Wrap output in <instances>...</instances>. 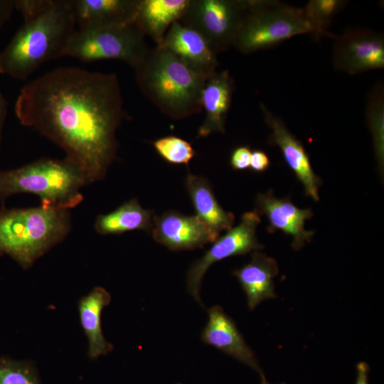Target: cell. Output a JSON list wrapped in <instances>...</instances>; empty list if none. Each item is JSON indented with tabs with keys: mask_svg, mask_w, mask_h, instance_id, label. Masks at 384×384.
<instances>
[{
	"mask_svg": "<svg viewBox=\"0 0 384 384\" xmlns=\"http://www.w3.org/2000/svg\"><path fill=\"white\" fill-rule=\"evenodd\" d=\"M270 165L267 154L262 150L255 149L252 151L250 169L257 173L265 171Z\"/></svg>",
	"mask_w": 384,
	"mask_h": 384,
	"instance_id": "cell-28",
	"label": "cell"
},
{
	"mask_svg": "<svg viewBox=\"0 0 384 384\" xmlns=\"http://www.w3.org/2000/svg\"><path fill=\"white\" fill-rule=\"evenodd\" d=\"M333 63L336 70L358 74L384 67L383 35L368 29H353L334 35Z\"/></svg>",
	"mask_w": 384,
	"mask_h": 384,
	"instance_id": "cell-10",
	"label": "cell"
},
{
	"mask_svg": "<svg viewBox=\"0 0 384 384\" xmlns=\"http://www.w3.org/2000/svg\"><path fill=\"white\" fill-rule=\"evenodd\" d=\"M366 117L370 129L375 159L381 171L384 162V87L383 82L375 85L368 95Z\"/></svg>",
	"mask_w": 384,
	"mask_h": 384,
	"instance_id": "cell-23",
	"label": "cell"
},
{
	"mask_svg": "<svg viewBox=\"0 0 384 384\" xmlns=\"http://www.w3.org/2000/svg\"><path fill=\"white\" fill-rule=\"evenodd\" d=\"M280 384H285V383H280Z\"/></svg>",
	"mask_w": 384,
	"mask_h": 384,
	"instance_id": "cell-32",
	"label": "cell"
},
{
	"mask_svg": "<svg viewBox=\"0 0 384 384\" xmlns=\"http://www.w3.org/2000/svg\"><path fill=\"white\" fill-rule=\"evenodd\" d=\"M72 227L69 210L41 204L32 208H0V255L23 269L61 242Z\"/></svg>",
	"mask_w": 384,
	"mask_h": 384,
	"instance_id": "cell-4",
	"label": "cell"
},
{
	"mask_svg": "<svg viewBox=\"0 0 384 384\" xmlns=\"http://www.w3.org/2000/svg\"><path fill=\"white\" fill-rule=\"evenodd\" d=\"M153 211L144 208L137 198L124 202L113 211L99 215L94 228L100 235H119L136 230L151 232Z\"/></svg>",
	"mask_w": 384,
	"mask_h": 384,
	"instance_id": "cell-22",
	"label": "cell"
},
{
	"mask_svg": "<svg viewBox=\"0 0 384 384\" xmlns=\"http://www.w3.org/2000/svg\"><path fill=\"white\" fill-rule=\"evenodd\" d=\"M144 36L136 23L76 29L64 48L63 57L82 62L119 60L134 69L149 49Z\"/></svg>",
	"mask_w": 384,
	"mask_h": 384,
	"instance_id": "cell-7",
	"label": "cell"
},
{
	"mask_svg": "<svg viewBox=\"0 0 384 384\" xmlns=\"http://www.w3.org/2000/svg\"><path fill=\"white\" fill-rule=\"evenodd\" d=\"M260 220V215L254 210L243 213L237 226L218 236L205 254L191 265L187 272V290L200 305L203 306L200 297L202 280L213 264L263 248L256 236V229Z\"/></svg>",
	"mask_w": 384,
	"mask_h": 384,
	"instance_id": "cell-9",
	"label": "cell"
},
{
	"mask_svg": "<svg viewBox=\"0 0 384 384\" xmlns=\"http://www.w3.org/2000/svg\"><path fill=\"white\" fill-rule=\"evenodd\" d=\"M151 233L157 243L172 251L201 248L219 236L195 215L175 210L154 215Z\"/></svg>",
	"mask_w": 384,
	"mask_h": 384,
	"instance_id": "cell-11",
	"label": "cell"
},
{
	"mask_svg": "<svg viewBox=\"0 0 384 384\" xmlns=\"http://www.w3.org/2000/svg\"><path fill=\"white\" fill-rule=\"evenodd\" d=\"M249 0H189L179 22L198 32L217 55L233 46Z\"/></svg>",
	"mask_w": 384,
	"mask_h": 384,
	"instance_id": "cell-8",
	"label": "cell"
},
{
	"mask_svg": "<svg viewBox=\"0 0 384 384\" xmlns=\"http://www.w3.org/2000/svg\"><path fill=\"white\" fill-rule=\"evenodd\" d=\"M177 55L198 73L210 77L216 72V54L196 31L175 21L159 46Z\"/></svg>",
	"mask_w": 384,
	"mask_h": 384,
	"instance_id": "cell-16",
	"label": "cell"
},
{
	"mask_svg": "<svg viewBox=\"0 0 384 384\" xmlns=\"http://www.w3.org/2000/svg\"><path fill=\"white\" fill-rule=\"evenodd\" d=\"M185 186L199 220L218 235L233 228L234 214L221 207L206 178L188 172Z\"/></svg>",
	"mask_w": 384,
	"mask_h": 384,
	"instance_id": "cell-20",
	"label": "cell"
},
{
	"mask_svg": "<svg viewBox=\"0 0 384 384\" xmlns=\"http://www.w3.org/2000/svg\"><path fill=\"white\" fill-rule=\"evenodd\" d=\"M234 88L233 80L228 70L216 71L206 80L201 93L202 110L206 116L198 129L197 139L213 132L225 133Z\"/></svg>",
	"mask_w": 384,
	"mask_h": 384,
	"instance_id": "cell-17",
	"label": "cell"
},
{
	"mask_svg": "<svg viewBox=\"0 0 384 384\" xmlns=\"http://www.w3.org/2000/svg\"><path fill=\"white\" fill-rule=\"evenodd\" d=\"M254 211L267 217L269 233L280 230L290 235L295 250L302 249L314 234L304 229L305 221L313 215L311 209L298 208L289 198H277L272 191L257 194Z\"/></svg>",
	"mask_w": 384,
	"mask_h": 384,
	"instance_id": "cell-13",
	"label": "cell"
},
{
	"mask_svg": "<svg viewBox=\"0 0 384 384\" xmlns=\"http://www.w3.org/2000/svg\"><path fill=\"white\" fill-rule=\"evenodd\" d=\"M347 4L348 1L343 0H311L302 8L304 15L311 26V33L316 40L322 36L334 38V35L329 33L327 28L334 16Z\"/></svg>",
	"mask_w": 384,
	"mask_h": 384,
	"instance_id": "cell-24",
	"label": "cell"
},
{
	"mask_svg": "<svg viewBox=\"0 0 384 384\" xmlns=\"http://www.w3.org/2000/svg\"><path fill=\"white\" fill-rule=\"evenodd\" d=\"M111 302L110 294L102 287H95L78 302L80 325L87 340V355L91 359L107 355L113 346L104 336L102 329V310Z\"/></svg>",
	"mask_w": 384,
	"mask_h": 384,
	"instance_id": "cell-19",
	"label": "cell"
},
{
	"mask_svg": "<svg viewBox=\"0 0 384 384\" xmlns=\"http://www.w3.org/2000/svg\"><path fill=\"white\" fill-rule=\"evenodd\" d=\"M260 108L271 130L269 143L279 148L286 164L304 186L306 196L319 201V188L322 181L314 173L304 146L280 118L273 114L262 103Z\"/></svg>",
	"mask_w": 384,
	"mask_h": 384,
	"instance_id": "cell-12",
	"label": "cell"
},
{
	"mask_svg": "<svg viewBox=\"0 0 384 384\" xmlns=\"http://www.w3.org/2000/svg\"><path fill=\"white\" fill-rule=\"evenodd\" d=\"M152 144L157 154L169 164L186 165L195 155L191 144L176 136L157 139Z\"/></svg>",
	"mask_w": 384,
	"mask_h": 384,
	"instance_id": "cell-26",
	"label": "cell"
},
{
	"mask_svg": "<svg viewBox=\"0 0 384 384\" xmlns=\"http://www.w3.org/2000/svg\"><path fill=\"white\" fill-rule=\"evenodd\" d=\"M306 33H311V28L303 9L274 0H249L233 46L251 53Z\"/></svg>",
	"mask_w": 384,
	"mask_h": 384,
	"instance_id": "cell-6",
	"label": "cell"
},
{
	"mask_svg": "<svg viewBox=\"0 0 384 384\" xmlns=\"http://www.w3.org/2000/svg\"><path fill=\"white\" fill-rule=\"evenodd\" d=\"M15 9V0H0V31Z\"/></svg>",
	"mask_w": 384,
	"mask_h": 384,
	"instance_id": "cell-29",
	"label": "cell"
},
{
	"mask_svg": "<svg viewBox=\"0 0 384 384\" xmlns=\"http://www.w3.org/2000/svg\"><path fill=\"white\" fill-rule=\"evenodd\" d=\"M189 0H140L136 25L159 46L169 27L183 16Z\"/></svg>",
	"mask_w": 384,
	"mask_h": 384,
	"instance_id": "cell-21",
	"label": "cell"
},
{
	"mask_svg": "<svg viewBox=\"0 0 384 384\" xmlns=\"http://www.w3.org/2000/svg\"><path fill=\"white\" fill-rule=\"evenodd\" d=\"M14 110L21 124L63 149L90 183L102 179L116 159L124 110L114 73L58 68L26 85Z\"/></svg>",
	"mask_w": 384,
	"mask_h": 384,
	"instance_id": "cell-1",
	"label": "cell"
},
{
	"mask_svg": "<svg viewBox=\"0 0 384 384\" xmlns=\"http://www.w3.org/2000/svg\"><path fill=\"white\" fill-rule=\"evenodd\" d=\"M90 184L75 164L42 158L19 168L0 171V201L18 193H31L41 204L70 210L83 199L81 189Z\"/></svg>",
	"mask_w": 384,
	"mask_h": 384,
	"instance_id": "cell-5",
	"label": "cell"
},
{
	"mask_svg": "<svg viewBox=\"0 0 384 384\" xmlns=\"http://www.w3.org/2000/svg\"><path fill=\"white\" fill-rule=\"evenodd\" d=\"M178 384H181V383H178Z\"/></svg>",
	"mask_w": 384,
	"mask_h": 384,
	"instance_id": "cell-33",
	"label": "cell"
},
{
	"mask_svg": "<svg viewBox=\"0 0 384 384\" xmlns=\"http://www.w3.org/2000/svg\"><path fill=\"white\" fill-rule=\"evenodd\" d=\"M134 70L142 92L167 117L182 119L202 111L201 93L210 77L170 50L149 48Z\"/></svg>",
	"mask_w": 384,
	"mask_h": 384,
	"instance_id": "cell-3",
	"label": "cell"
},
{
	"mask_svg": "<svg viewBox=\"0 0 384 384\" xmlns=\"http://www.w3.org/2000/svg\"><path fill=\"white\" fill-rule=\"evenodd\" d=\"M0 384H41V382L31 361L0 355Z\"/></svg>",
	"mask_w": 384,
	"mask_h": 384,
	"instance_id": "cell-25",
	"label": "cell"
},
{
	"mask_svg": "<svg viewBox=\"0 0 384 384\" xmlns=\"http://www.w3.org/2000/svg\"><path fill=\"white\" fill-rule=\"evenodd\" d=\"M252 151L248 146L236 147L231 153L230 164L233 169L243 171L250 169Z\"/></svg>",
	"mask_w": 384,
	"mask_h": 384,
	"instance_id": "cell-27",
	"label": "cell"
},
{
	"mask_svg": "<svg viewBox=\"0 0 384 384\" xmlns=\"http://www.w3.org/2000/svg\"><path fill=\"white\" fill-rule=\"evenodd\" d=\"M369 366L364 362L361 361L356 365V380L355 384H368Z\"/></svg>",
	"mask_w": 384,
	"mask_h": 384,
	"instance_id": "cell-30",
	"label": "cell"
},
{
	"mask_svg": "<svg viewBox=\"0 0 384 384\" xmlns=\"http://www.w3.org/2000/svg\"><path fill=\"white\" fill-rule=\"evenodd\" d=\"M278 273L277 261L259 251L252 252L250 262L233 272L246 294L250 310L277 297L274 278Z\"/></svg>",
	"mask_w": 384,
	"mask_h": 384,
	"instance_id": "cell-18",
	"label": "cell"
},
{
	"mask_svg": "<svg viewBox=\"0 0 384 384\" xmlns=\"http://www.w3.org/2000/svg\"><path fill=\"white\" fill-rule=\"evenodd\" d=\"M208 312V320L201 333L202 341L250 366L258 373L261 384H269L234 321L219 306H212Z\"/></svg>",
	"mask_w": 384,
	"mask_h": 384,
	"instance_id": "cell-14",
	"label": "cell"
},
{
	"mask_svg": "<svg viewBox=\"0 0 384 384\" xmlns=\"http://www.w3.org/2000/svg\"><path fill=\"white\" fill-rule=\"evenodd\" d=\"M140 0H70L76 29L134 24Z\"/></svg>",
	"mask_w": 384,
	"mask_h": 384,
	"instance_id": "cell-15",
	"label": "cell"
},
{
	"mask_svg": "<svg viewBox=\"0 0 384 384\" xmlns=\"http://www.w3.org/2000/svg\"><path fill=\"white\" fill-rule=\"evenodd\" d=\"M23 23L0 53V73L25 80L42 64L63 57L76 25L70 0H15Z\"/></svg>",
	"mask_w": 384,
	"mask_h": 384,
	"instance_id": "cell-2",
	"label": "cell"
},
{
	"mask_svg": "<svg viewBox=\"0 0 384 384\" xmlns=\"http://www.w3.org/2000/svg\"><path fill=\"white\" fill-rule=\"evenodd\" d=\"M7 101L0 90V146L2 142L3 130L7 115Z\"/></svg>",
	"mask_w": 384,
	"mask_h": 384,
	"instance_id": "cell-31",
	"label": "cell"
}]
</instances>
